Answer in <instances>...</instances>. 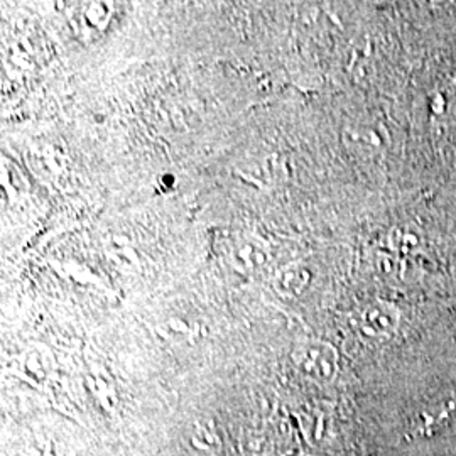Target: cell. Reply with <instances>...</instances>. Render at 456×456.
<instances>
[]
</instances>
